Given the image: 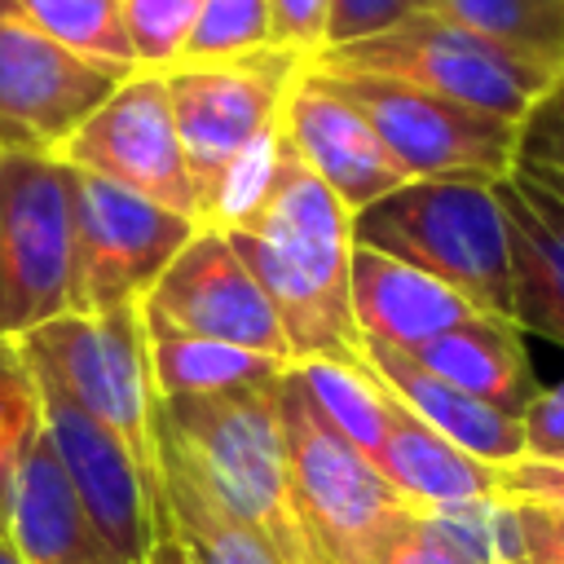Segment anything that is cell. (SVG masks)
I'll return each instance as SVG.
<instances>
[{
	"label": "cell",
	"instance_id": "obj_1",
	"mask_svg": "<svg viewBox=\"0 0 564 564\" xmlns=\"http://www.w3.org/2000/svg\"><path fill=\"white\" fill-rule=\"evenodd\" d=\"M225 238L269 295L295 361L361 348L348 300L352 212L295 159L291 141L264 203Z\"/></svg>",
	"mask_w": 564,
	"mask_h": 564
},
{
	"label": "cell",
	"instance_id": "obj_2",
	"mask_svg": "<svg viewBox=\"0 0 564 564\" xmlns=\"http://www.w3.org/2000/svg\"><path fill=\"white\" fill-rule=\"evenodd\" d=\"M278 383L282 375L251 388L172 397L159 410V441L181 454L238 520L260 529L286 564H317L291 498Z\"/></svg>",
	"mask_w": 564,
	"mask_h": 564
},
{
	"label": "cell",
	"instance_id": "obj_3",
	"mask_svg": "<svg viewBox=\"0 0 564 564\" xmlns=\"http://www.w3.org/2000/svg\"><path fill=\"white\" fill-rule=\"evenodd\" d=\"M494 185L476 176L405 181L352 212V242L405 260L467 295L480 313L511 322L507 220Z\"/></svg>",
	"mask_w": 564,
	"mask_h": 564
},
{
	"label": "cell",
	"instance_id": "obj_4",
	"mask_svg": "<svg viewBox=\"0 0 564 564\" xmlns=\"http://www.w3.org/2000/svg\"><path fill=\"white\" fill-rule=\"evenodd\" d=\"M26 366L70 392L97 423H106L163 489L159 410L163 397L150 370L145 300L110 313H62L18 339Z\"/></svg>",
	"mask_w": 564,
	"mask_h": 564
},
{
	"label": "cell",
	"instance_id": "obj_5",
	"mask_svg": "<svg viewBox=\"0 0 564 564\" xmlns=\"http://www.w3.org/2000/svg\"><path fill=\"white\" fill-rule=\"evenodd\" d=\"M282 441L291 467V498L317 564H366L375 546L414 507L388 476L308 401L295 370L278 383Z\"/></svg>",
	"mask_w": 564,
	"mask_h": 564
},
{
	"label": "cell",
	"instance_id": "obj_6",
	"mask_svg": "<svg viewBox=\"0 0 564 564\" xmlns=\"http://www.w3.org/2000/svg\"><path fill=\"white\" fill-rule=\"evenodd\" d=\"M308 66L313 70H352V75L397 79V84L449 97L458 106L498 115L507 123H520L533 110V101L564 70V66L511 53V48L467 31V26H454V22L436 18V13L405 18L401 26H392L383 35H370V40L322 48Z\"/></svg>",
	"mask_w": 564,
	"mask_h": 564
},
{
	"label": "cell",
	"instance_id": "obj_7",
	"mask_svg": "<svg viewBox=\"0 0 564 564\" xmlns=\"http://www.w3.org/2000/svg\"><path fill=\"white\" fill-rule=\"evenodd\" d=\"M70 167L53 154L0 150V339H22L70 313Z\"/></svg>",
	"mask_w": 564,
	"mask_h": 564
},
{
	"label": "cell",
	"instance_id": "obj_8",
	"mask_svg": "<svg viewBox=\"0 0 564 564\" xmlns=\"http://www.w3.org/2000/svg\"><path fill=\"white\" fill-rule=\"evenodd\" d=\"M313 75L366 115V123L375 128L392 163L405 172V181H436V176L502 181L516 167L520 123H507L498 115L379 75H352V70H313Z\"/></svg>",
	"mask_w": 564,
	"mask_h": 564
},
{
	"label": "cell",
	"instance_id": "obj_9",
	"mask_svg": "<svg viewBox=\"0 0 564 564\" xmlns=\"http://www.w3.org/2000/svg\"><path fill=\"white\" fill-rule=\"evenodd\" d=\"M70 167V163H66ZM75 203V291L70 313L141 304L198 225L154 198L70 167Z\"/></svg>",
	"mask_w": 564,
	"mask_h": 564
},
{
	"label": "cell",
	"instance_id": "obj_10",
	"mask_svg": "<svg viewBox=\"0 0 564 564\" xmlns=\"http://www.w3.org/2000/svg\"><path fill=\"white\" fill-rule=\"evenodd\" d=\"M304 66L308 62L295 53L264 48L234 62L163 70L198 203L238 154L282 123V101Z\"/></svg>",
	"mask_w": 564,
	"mask_h": 564
},
{
	"label": "cell",
	"instance_id": "obj_11",
	"mask_svg": "<svg viewBox=\"0 0 564 564\" xmlns=\"http://www.w3.org/2000/svg\"><path fill=\"white\" fill-rule=\"evenodd\" d=\"M128 75L137 70L66 48L0 0V150L57 154Z\"/></svg>",
	"mask_w": 564,
	"mask_h": 564
},
{
	"label": "cell",
	"instance_id": "obj_12",
	"mask_svg": "<svg viewBox=\"0 0 564 564\" xmlns=\"http://www.w3.org/2000/svg\"><path fill=\"white\" fill-rule=\"evenodd\" d=\"M79 172L115 181L141 198H154L198 225V194L167 101L163 70L128 75L53 154Z\"/></svg>",
	"mask_w": 564,
	"mask_h": 564
},
{
	"label": "cell",
	"instance_id": "obj_13",
	"mask_svg": "<svg viewBox=\"0 0 564 564\" xmlns=\"http://www.w3.org/2000/svg\"><path fill=\"white\" fill-rule=\"evenodd\" d=\"M35 388H40L44 432H48L79 502L88 507L93 524L128 564H150L159 538L172 533L163 489L141 471L132 449L106 423H97L70 392H62L44 375H35Z\"/></svg>",
	"mask_w": 564,
	"mask_h": 564
},
{
	"label": "cell",
	"instance_id": "obj_14",
	"mask_svg": "<svg viewBox=\"0 0 564 564\" xmlns=\"http://www.w3.org/2000/svg\"><path fill=\"white\" fill-rule=\"evenodd\" d=\"M145 317L185 335L295 361L286 330L220 229H198L145 295Z\"/></svg>",
	"mask_w": 564,
	"mask_h": 564
},
{
	"label": "cell",
	"instance_id": "obj_15",
	"mask_svg": "<svg viewBox=\"0 0 564 564\" xmlns=\"http://www.w3.org/2000/svg\"><path fill=\"white\" fill-rule=\"evenodd\" d=\"M282 132L295 159L348 212H361L405 185V172L392 163L366 115L352 101H344L335 88H326L308 66L295 75L282 101Z\"/></svg>",
	"mask_w": 564,
	"mask_h": 564
},
{
	"label": "cell",
	"instance_id": "obj_16",
	"mask_svg": "<svg viewBox=\"0 0 564 564\" xmlns=\"http://www.w3.org/2000/svg\"><path fill=\"white\" fill-rule=\"evenodd\" d=\"M511 260V322L564 348V176L516 163L498 185Z\"/></svg>",
	"mask_w": 564,
	"mask_h": 564
},
{
	"label": "cell",
	"instance_id": "obj_17",
	"mask_svg": "<svg viewBox=\"0 0 564 564\" xmlns=\"http://www.w3.org/2000/svg\"><path fill=\"white\" fill-rule=\"evenodd\" d=\"M26 564H128L79 502L44 423L26 441L0 529Z\"/></svg>",
	"mask_w": 564,
	"mask_h": 564
},
{
	"label": "cell",
	"instance_id": "obj_18",
	"mask_svg": "<svg viewBox=\"0 0 564 564\" xmlns=\"http://www.w3.org/2000/svg\"><path fill=\"white\" fill-rule=\"evenodd\" d=\"M348 300L357 335L392 344L401 352H414L419 344L480 317V308L441 278L357 242L348 260Z\"/></svg>",
	"mask_w": 564,
	"mask_h": 564
},
{
	"label": "cell",
	"instance_id": "obj_19",
	"mask_svg": "<svg viewBox=\"0 0 564 564\" xmlns=\"http://www.w3.org/2000/svg\"><path fill=\"white\" fill-rule=\"evenodd\" d=\"M361 357L410 414H419L432 432H441L471 458H480L489 467H507V463L524 458V423L516 414L467 397L463 388L445 383L441 375H432L427 366H419L410 352H401L392 344L361 339Z\"/></svg>",
	"mask_w": 564,
	"mask_h": 564
},
{
	"label": "cell",
	"instance_id": "obj_20",
	"mask_svg": "<svg viewBox=\"0 0 564 564\" xmlns=\"http://www.w3.org/2000/svg\"><path fill=\"white\" fill-rule=\"evenodd\" d=\"M419 366H427L432 375H441L445 383L463 388L467 397L507 410V414H524L533 405V397L542 392L520 339V326L494 313H480L427 344H419L410 352Z\"/></svg>",
	"mask_w": 564,
	"mask_h": 564
},
{
	"label": "cell",
	"instance_id": "obj_21",
	"mask_svg": "<svg viewBox=\"0 0 564 564\" xmlns=\"http://www.w3.org/2000/svg\"><path fill=\"white\" fill-rule=\"evenodd\" d=\"M375 467L388 476V485L414 507H454L485 494H498V467L471 458L441 432H432L419 414H410L397 397L388 405V432L375 454Z\"/></svg>",
	"mask_w": 564,
	"mask_h": 564
},
{
	"label": "cell",
	"instance_id": "obj_22",
	"mask_svg": "<svg viewBox=\"0 0 564 564\" xmlns=\"http://www.w3.org/2000/svg\"><path fill=\"white\" fill-rule=\"evenodd\" d=\"M163 467V507L172 520V538L189 555V564H286L273 542L238 520L203 480L198 471L159 441Z\"/></svg>",
	"mask_w": 564,
	"mask_h": 564
},
{
	"label": "cell",
	"instance_id": "obj_23",
	"mask_svg": "<svg viewBox=\"0 0 564 564\" xmlns=\"http://www.w3.org/2000/svg\"><path fill=\"white\" fill-rule=\"evenodd\" d=\"M145 330H150V370H154V388H159L163 401L269 383V379L286 375L295 366V361L251 352V348H234V344H220V339L172 330V326L150 322V317H145Z\"/></svg>",
	"mask_w": 564,
	"mask_h": 564
},
{
	"label": "cell",
	"instance_id": "obj_24",
	"mask_svg": "<svg viewBox=\"0 0 564 564\" xmlns=\"http://www.w3.org/2000/svg\"><path fill=\"white\" fill-rule=\"evenodd\" d=\"M308 401L375 463L383 432H388V405L392 392L379 383V375L366 366L361 348L348 357H304L291 366Z\"/></svg>",
	"mask_w": 564,
	"mask_h": 564
},
{
	"label": "cell",
	"instance_id": "obj_25",
	"mask_svg": "<svg viewBox=\"0 0 564 564\" xmlns=\"http://www.w3.org/2000/svg\"><path fill=\"white\" fill-rule=\"evenodd\" d=\"M432 13L511 53L564 66V0H432Z\"/></svg>",
	"mask_w": 564,
	"mask_h": 564
},
{
	"label": "cell",
	"instance_id": "obj_26",
	"mask_svg": "<svg viewBox=\"0 0 564 564\" xmlns=\"http://www.w3.org/2000/svg\"><path fill=\"white\" fill-rule=\"evenodd\" d=\"M13 4L66 48L106 66L137 70L123 31V0H13Z\"/></svg>",
	"mask_w": 564,
	"mask_h": 564
},
{
	"label": "cell",
	"instance_id": "obj_27",
	"mask_svg": "<svg viewBox=\"0 0 564 564\" xmlns=\"http://www.w3.org/2000/svg\"><path fill=\"white\" fill-rule=\"evenodd\" d=\"M273 48V13L269 0H203L189 44L176 66L234 62Z\"/></svg>",
	"mask_w": 564,
	"mask_h": 564
},
{
	"label": "cell",
	"instance_id": "obj_28",
	"mask_svg": "<svg viewBox=\"0 0 564 564\" xmlns=\"http://www.w3.org/2000/svg\"><path fill=\"white\" fill-rule=\"evenodd\" d=\"M40 388L35 375L18 348V339H0V529L13 494V471L26 449V441L40 432Z\"/></svg>",
	"mask_w": 564,
	"mask_h": 564
},
{
	"label": "cell",
	"instance_id": "obj_29",
	"mask_svg": "<svg viewBox=\"0 0 564 564\" xmlns=\"http://www.w3.org/2000/svg\"><path fill=\"white\" fill-rule=\"evenodd\" d=\"M203 0H123V31L137 70H172L189 44Z\"/></svg>",
	"mask_w": 564,
	"mask_h": 564
},
{
	"label": "cell",
	"instance_id": "obj_30",
	"mask_svg": "<svg viewBox=\"0 0 564 564\" xmlns=\"http://www.w3.org/2000/svg\"><path fill=\"white\" fill-rule=\"evenodd\" d=\"M366 564H476L432 516L410 511L405 520L392 524V533L375 546Z\"/></svg>",
	"mask_w": 564,
	"mask_h": 564
},
{
	"label": "cell",
	"instance_id": "obj_31",
	"mask_svg": "<svg viewBox=\"0 0 564 564\" xmlns=\"http://www.w3.org/2000/svg\"><path fill=\"white\" fill-rule=\"evenodd\" d=\"M516 163H533V167H546V172L564 176V70L533 101V110L520 119Z\"/></svg>",
	"mask_w": 564,
	"mask_h": 564
},
{
	"label": "cell",
	"instance_id": "obj_32",
	"mask_svg": "<svg viewBox=\"0 0 564 564\" xmlns=\"http://www.w3.org/2000/svg\"><path fill=\"white\" fill-rule=\"evenodd\" d=\"M419 13H432V0H330L326 48L383 35V31H392V26H401L405 18H419Z\"/></svg>",
	"mask_w": 564,
	"mask_h": 564
},
{
	"label": "cell",
	"instance_id": "obj_33",
	"mask_svg": "<svg viewBox=\"0 0 564 564\" xmlns=\"http://www.w3.org/2000/svg\"><path fill=\"white\" fill-rule=\"evenodd\" d=\"M273 13V48L313 62L326 48L330 0H269Z\"/></svg>",
	"mask_w": 564,
	"mask_h": 564
},
{
	"label": "cell",
	"instance_id": "obj_34",
	"mask_svg": "<svg viewBox=\"0 0 564 564\" xmlns=\"http://www.w3.org/2000/svg\"><path fill=\"white\" fill-rule=\"evenodd\" d=\"M498 494L511 498V502H529V507L564 511V463L516 458V463L498 467Z\"/></svg>",
	"mask_w": 564,
	"mask_h": 564
},
{
	"label": "cell",
	"instance_id": "obj_35",
	"mask_svg": "<svg viewBox=\"0 0 564 564\" xmlns=\"http://www.w3.org/2000/svg\"><path fill=\"white\" fill-rule=\"evenodd\" d=\"M524 423V458H564V383L542 388L533 405L520 414Z\"/></svg>",
	"mask_w": 564,
	"mask_h": 564
},
{
	"label": "cell",
	"instance_id": "obj_36",
	"mask_svg": "<svg viewBox=\"0 0 564 564\" xmlns=\"http://www.w3.org/2000/svg\"><path fill=\"white\" fill-rule=\"evenodd\" d=\"M511 507L520 524V564H564V511L529 507V502H511Z\"/></svg>",
	"mask_w": 564,
	"mask_h": 564
},
{
	"label": "cell",
	"instance_id": "obj_37",
	"mask_svg": "<svg viewBox=\"0 0 564 564\" xmlns=\"http://www.w3.org/2000/svg\"><path fill=\"white\" fill-rule=\"evenodd\" d=\"M150 564H189V555L181 551V542L172 533H163L159 546H154V555H150Z\"/></svg>",
	"mask_w": 564,
	"mask_h": 564
},
{
	"label": "cell",
	"instance_id": "obj_38",
	"mask_svg": "<svg viewBox=\"0 0 564 564\" xmlns=\"http://www.w3.org/2000/svg\"><path fill=\"white\" fill-rule=\"evenodd\" d=\"M0 564H26V560L18 555V546H13L4 533H0Z\"/></svg>",
	"mask_w": 564,
	"mask_h": 564
},
{
	"label": "cell",
	"instance_id": "obj_39",
	"mask_svg": "<svg viewBox=\"0 0 564 564\" xmlns=\"http://www.w3.org/2000/svg\"><path fill=\"white\" fill-rule=\"evenodd\" d=\"M555 463H564V458H555Z\"/></svg>",
	"mask_w": 564,
	"mask_h": 564
}]
</instances>
